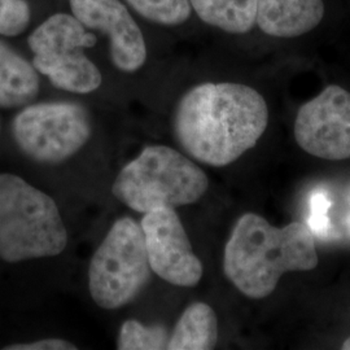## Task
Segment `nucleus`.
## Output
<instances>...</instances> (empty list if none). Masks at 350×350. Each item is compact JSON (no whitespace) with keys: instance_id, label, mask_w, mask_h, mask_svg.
Segmentation results:
<instances>
[{"instance_id":"f3484780","label":"nucleus","mask_w":350,"mask_h":350,"mask_svg":"<svg viewBox=\"0 0 350 350\" xmlns=\"http://www.w3.org/2000/svg\"><path fill=\"white\" fill-rule=\"evenodd\" d=\"M30 7L26 0H0V34L16 37L30 24Z\"/></svg>"},{"instance_id":"6ab92c4d","label":"nucleus","mask_w":350,"mask_h":350,"mask_svg":"<svg viewBox=\"0 0 350 350\" xmlns=\"http://www.w3.org/2000/svg\"><path fill=\"white\" fill-rule=\"evenodd\" d=\"M5 350H75V344L63 338H43L34 342L26 344H13L5 347Z\"/></svg>"},{"instance_id":"f257e3e1","label":"nucleus","mask_w":350,"mask_h":350,"mask_svg":"<svg viewBox=\"0 0 350 350\" xmlns=\"http://www.w3.org/2000/svg\"><path fill=\"white\" fill-rule=\"evenodd\" d=\"M269 124L262 95L240 83H202L178 101L175 140L196 161L224 167L253 148Z\"/></svg>"},{"instance_id":"dca6fc26","label":"nucleus","mask_w":350,"mask_h":350,"mask_svg":"<svg viewBox=\"0 0 350 350\" xmlns=\"http://www.w3.org/2000/svg\"><path fill=\"white\" fill-rule=\"evenodd\" d=\"M146 20L159 25L185 24L191 16L189 0H126Z\"/></svg>"},{"instance_id":"20e7f679","label":"nucleus","mask_w":350,"mask_h":350,"mask_svg":"<svg viewBox=\"0 0 350 350\" xmlns=\"http://www.w3.org/2000/svg\"><path fill=\"white\" fill-rule=\"evenodd\" d=\"M209 187L205 172L167 146H148L118 173L113 195L130 209L147 213L200 200Z\"/></svg>"},{"instance_id":"7ed1b4c3","label":"nucleus","mask_w":350,"mask_h":350,"mask_svg":"<svg viewBox=\"0 0 350 350\" xmlns=\"http://www.w3.org/2000/svg\"><path fill=\"white\" fill-rule=\"evenodd\" d=\"M66 245L68 231L55 200L21 176L0 174V260L55 257Z\"/></svg>"},{"instance_id":"39448f33","label":"nucleus","mask_w":350,"mask_h":350,"mask_svg":"<svg viewBox=\"0 0 350 350\" xmlns=\"http://www.w3.org/2000/svg\"><path fill=\"white\" fill-rule=\"evenodd\" d=\"M150 273L140 224L130 217L120 218L91 258L90 295L101 309H120L135 300L147 287Z\"/></svg>"},{"instance_id":"f8f14e48","label":"nucleus","mask_w":350,"mask_h":350,"mask_svg":"<svg viewBox=\"0 0 350 350\" xmlns=\"http://www.w3.org/2000/svg\"><path fill=\"white\" fill-rule=\"evenodd\" d=\"M38 92L39 77L34 65L0 40V108L26 107Z\"/></svg>"},{"instance_id":"aec40b11","label":"nucleus","mask_w":350,"mask_h":350,"mask_svg":"<svg viewBox=\"0 0 350 350\" xmlns=\"http://www.w3.org/2000/svg\"><path fill=\"white\" fill-rule=\"evenodd\" d=\"M342 349L350 350V338H347V340H345V342L342 344Z\"/></svg>"},{"instance_id":"9b49d317","label":"nucleus","mask_w":350,"mask_h":350,"mask_svg":"<svg viewBox=\"0 0 350 350\" xmlns=\"http://www.w3.org/2000/svg\"><path fill=\"white\" fill-rule=\"evenodd\" d=\"M323 16V0H257L256 23L271 37L302 36L319 25Z\"/></svg>"},{"instance_id":"1a4fd4ad","label":"nucleus","mask_w":350,"mask_h":350,"mask_svg":"<svg viewBox=\"0 0 350 350\" xmlns=\"http://www.w3.org/2000/svg\"><path fill=\"white\" fill-rule=\"evenodd\" d=\"M140 227L152 273L178 287L198 286L204 273L202 263L174 208L144 213Z\"/></svg>"},{"instance_id":"423d86ee","label":"nucleus","mask_w":350,"mask_h":350,"mask_svg":"<svg viewBox=\"0 0 350 350\" xmlns=\"http://www.w3.org/2000/svg\"><path fill=\"white\" fill-rule=\"evenodd\" d=\"M96 42L95 34L66 13L51 16L27 38L37 72L49 77L55 88L75 94L100 88V70L83 52Z\"/></svg>"},{"instance_id":"0eeeda50","label":"nucleus","mask_w":350,"mask_h":350,"mask_svg":"<svg viewBox=\"0 0 350 350\" xmlns=\"http://www.w3.org/2000/svg\"><path fill=\"white\" fill-rule=\"evenodd\" d=\"M92 133L85 107L70 101L29 104L14 116L12 135L21 152L39 163L56 165L82 150Z\"/></svg>"},{"instance_id":"9d476101","label":"nucleus","mask_w":350,"mask_h":350,"mask_svg":"<svg viewBox=\"0 0 350 350\" xmlns=\"http://www.w3.org/2000/svg\"><path fill=\"white\" fill-rule=\"evenodd\" d=\"M75 18L88 30L109 39L114 66L125 73L139 70L147 59V46L138 24L121 0H69Z\"/></svg>"},{"instance_id":"2eb2a0df","label":"nucleus","mask_w":350,"mask_h":350,"mask_svg":"<svg viewBox=\"0 0 350 350\" xmlns=\"http://www.w3.org/2000/svg\"><path fill=\"white\" fill-rule=\"evenodd\" d=\"M170 334L161 325H146L135 319H127L120 329L117 349H167Z\"/></svg>"},{"instance_id":"a211bd4d","label":"nucleus","mask_w":350,"mask_h":350,"mask_svg":"<svg viewBox=\"0 0 350 350\" xmlns=\"http://www.w3.org/2000/svg\"><path fill=\"white\" fill-rule=\"evenodd\" d=\"M331 202L325 198L322 192H317L312 196L310 201V208H312V214L309 217L308 226L312 230V232H327L328 230V218H327V211L329 208Z\"/></svg>"},{"instance_id":"4468645a","label":"nucleus","mask_w":350,"mask_h":350,"mask_svg":"<svg viewBox=\"0 0 350 350\" xmlns=\"http://www.w3.org/2000/svg\"><path fill=\"white\" fill-rule=\"evenodd\" d=\"M201 21L231 34H244L256 24L257 0H189Z\"/></svg>"},{"instance_id":"f03ea898","label":"nucleus","mask_w":350,"mask_h":350,"mask_svg":"<svg viewBox=\"0 0 350 350\" xmlns=\"http://www.w3.org/2000/svg\"><path fill=\"white\" fill-rule=\"evenodd\" d=\"M318 253L309 226L292 222L274 227L256 213L243 214L227 240L224 271L227 279L250 299H263L275 291L288 271H309Z\"/></svg>"},{"instance_id":"6e6552de","label":"nucleus","mask_w":350,"mask_h":350,"mask_svg":"<svg viewBox=\"0 0 350 350\" xmlns=\"http://www.w3.org/2000/svg\"><path fill=\"white\" fill-rule=\"evenodd\" d=\"M295 138L318 159H350V92L331 85L304 104L295 121Z\"/></svg>"},{"instance_id":"ddd939ff","label":"nucleus","mask_w":350,"mask_h":350,"mask_svg":"<svg viewBox=\"0 0 350 350\" xmlns=\"http://www.w3.org/2000/svg\"><path fill=\"white\" fill-rule=\"evenodd\" d=\"M218 340V321L205 302H193L179 317L170 334L169 350H211Z\"/></svg>"}]
</instances>
